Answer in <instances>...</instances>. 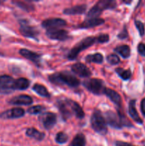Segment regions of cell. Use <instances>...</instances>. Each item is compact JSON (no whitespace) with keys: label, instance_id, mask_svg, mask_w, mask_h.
I'll use <instances>...</instances> for the list:
<instances>
[{"label":"cell","instance_id":"6da1fadb","mask_svg":"<svg viewBox=\"0 0 145 146\" xmlns=\"http://www.w3.org/2000/svg\"><path fill=\"white\" fill-rule=\"evenodd\" d=\"M56 105L63 119H68L72 115L80 119L85 116L84 111L80 106L69 98H61L57 101Z\"/></svg>","mask_w":145,"mask_h":146},{"label":"cell","instance_id":"7a4b0ae2","mask_svg":"<svg viewBox=\"0 0 145 146\" xmlns=\"http://www.w3.org/2000/svg\"><path fill=\"white\" fill-rule=\"evenodd\" d=\"M49 81L56 85H65L69 87H77L80 85V81L68 72H58L48 76Z\"/></svg>","mask_w":145,"mask_h":146},{"label":"cell","instance_id":"3957f363","mask_svg":"<svg viewBox=\"0 0 145 146\" xmlns=\"http://www.w3.org/2000/svg\"><path fill=\"white\" fill-rule=\"evenodd\" d=\"M116 114L112 111H107L105 113L107 123L111 127L117 129H120L122 126H132V124L127 120L125 115L121 113Z\"/></svg>","mask_w":145,"mask_h":146},{"label":"cell","instance_id":"277c9868","mask_svg":"<svg viewBox=\"0 0 145 146\" xmlns=\"http://www.w3.org/2000/svg\"><path fill=\"white\" fill-rule=\"evenodd\" d=\"M116 7V1L112 0H101L90 9L87 14V19L98 18L105 9H112Z\"/></svg>","mask_w":145,"mask_h":146},{"label":"cell","instance_id":"5b68a950","mask_svg":"<svg viewBox=\"0 0 145 146\" xmlns=\"http://www.w3.org/2000/svg\"><path fill=\"white\" fill-rule=\"evenodd\" d=\"M95 42H97V37L88 36L83 38L82 41L77 44L67 55V58L69 60H74L77 58L78 54L83 50L89 48L91 46L93 45Z\"/></svg>","mask_w":145,"mask_h":146},{"label":"cell","instance_id":"8992f818","mask_svg":"<svg viewBox=\"0 0 145 146\" xmlns=\"http://www.w3.org/2000/svg\"><path fill=\"white\" fill-rule=\"evenodd\" d=\"M91 127L96 133L102 135H105L107 132L106 121L100 111L95 110L92 114L90 118Z\"/></svg>","mask_w":145,"mask_h":146},{"label":"cell","instance_id":"52a82bcc","mask_svg":"<svg viewBox=\"0 0 145 146\" xmlns=\"http://www.w3.org/2000/svg\"><path fill=\"white\" fill-rule=\"evenodd\" d=\"M83 84L90 92L96 95L104 94V91L106 88L104 86L103 81L98 78H91L85 81Z\"/></svg>","mask_w":145,"mask_h":146},{"label":"cell","instance_id":"ba28073f","mask_svg":"<svg viewBox=\"0 0 145 146\" xmlns=\"http://www.w3.org/2000/svg\"><path fill=\"white\" fill-rule=\"evenodd\" d=\"M19 22V31L24 36L37 39V36L39 34V31L36 29V27L30 25L28 21L26 20H20Z\"/></svg>","mask_w":145,"mask_h":146},{"label":"cell","instance_id":"9c48e42d","mask_svg":"<svg viewBox=\"0 0 145 146\" xmlns=\"http://www.w3.org/2000/svg\"><path fill=\"white\" fill-rule=\"evenodd\" d=\"M39 120L43 124V126L46 130H50L53 128L57 122V116L52 112H45L41 114Z\"/></svg>","mask_w":145,"mask_h":146},{"label":"cell","instance_id":"30bf717a","mask_svg":"<svg viewBox=\"0 0 145 146\" xmlns=\"http://www.w3.org/2000/svg\"><path fill=\"white\" fill-rule=\"evenodd\" d=\"M67 24L66 21L64 19L60 18H51L44 20L41 24L44 28L48 29H59L61 27H65Z\"/></svg>","mask_w":145,"mask_h":146},{"label":"cell","instance_id":"8fae6325","mask_svg":"<svg viewBox=\"0 0 145 146\" xmlns=\"http://www.w3.org/2000/svg\"><path fill=\"white\" fill-rule=\"evenodd\" d=\"M46 35L51 39L58 40V41H65L69 38L68 31L61 29L47 30Z\"/></svg>","mask_w":145,"mask_h":146},{"label":"cell","instance_id":"7c38bea8","mask_svg":"<svg viewBox=\"0 0 145 146\" xmlns=\"http://www.w3.org/2000/svg\"><path fill=\"white\" fill-rule=\"evenodd\" d=\"M24 114H25V111L23 108H14L1 113V115H0V118H3V119L18 118L24 116Z\"/></svg>","mask_w":145,"mask_h":146},{"label":"cell","instance_id":"4fadbf2b","mask_svg":"<svg viewBox=\"0 0 145 146\" xmlns=\"http://www.w3.org/2000/svg\"><path fill=\"white\" fill-rule=\"evenodd\" d=\"M71 70L74 74L82 78H87L90 76L91 71L89 68L83 64L81 63H76L71 66Z\"/></svg>","mask_w":145,"mask_h":146},{"label":"cell","instance_id":"5bb4252c","mask_svg":"<svg viewBox=\"0 0 145 146\" xmlns=\"http://www.w3.org/2000/svg\"><path fill=\"white\" fill-rule=\"evenodd\" d=\"M19 54L29 61L34 62L37 66L39 65L41 63V56L36 53L33 52V51L26 49V48H22L19 51Z\"/></svg>","mask_w":145,"mask_h":146},{"label":"cell","instance_id":"9a60e30c","mask_svg":"<svg viewBox=\"0 0 145 146\" xmlns=\"http://www.w3.org/2000/svg\"><path fill=\"white\" fill-rule=\"evenodd\" d=\"M33 103V99L31 96L27 95H20L14 97L9 101V104L11 105L27 106Z\"/></svg>","mask_w":145,"mask_h":146},{"label":"cell","instance_id":"2e32d148","mask_svg":"<svg viewBox=\"0 0 145 146\" xmlns=\"http://www.w3.org/2000/svg\"><path fill=\"white\" fill-rule=\"evenodd\" d=\"M105 21L101 18H92L87 19L85 21L81 23L80 25H78V28L80 29H90L92 27H98V26L103 24Z\"/></svg>","mask_w":145,"mask_h":146},{"label":"cell","instance_id":"e0dca14e","mask_svg":"<svg viewBox=\"0 0 145 146\" xmlns=\"http://www.w3.org/2000/svg\"><path fill=\"white\" fill-rule=\"evenodd\" d=\"M104 94L106 95L115 105L117 106H121V104H122V99L119 96V94L116 92L114 90L111 89V88H105V91H104Z\"/></svg>","mask_w":145,"mask_h":146},{"label":"cell","instance_id":"ac0fdd59","mask_svg":"<svg viewBox=\"0 0 145 146\" xmlns=\"http://www.w3.org/2000/svg\"><path fill=\"white\" fill-rule=\"evenodd\" d=\"M87 6L85 4H81V5H76L74 7H70V8L65 9L63 10V14L67 15H75V14H84L86 11Z\"/></svg>","mask_w":145,"mask_h":146},{"label":"cell","instance_id":"d6986e66","mask_svg":"<svg viewBox=\"0 0 145 146\" xmlns=\"http://www.w3.org/2000/svg\"><path fill=\"white\" fill-rule=\"evenodd\" d=\"M14 81L15 80L9 76H0V88L9 90V91H12Z\"/></svg>","mask_w":145,"mask_h":146},{"label":"cell","instance_id":"ffe728a7","mask_svg":"<svg viewBox=\"0 0 145 146\" xmlns=\"http://www.w3.org/2000/svg\"><path fill=\"white\" fill-rule=\"evenodd\" d=\"M135 103L136 101L134 100H132V101L129 102V113L130 115L131 118L139 124H142V118H140V116L138 114L137 111L136 109V106H135Z\"/></svg>","mask_w":145,"mask_h":146},{"label":"cell","instance_id":"44dd1931","mask_svg":"<svg viewBox=\"0 0 145 146\" xmlns=\"http://www.w3.org/2000/svg\"><path fill=\"white\" fill-rule=\"evenodd\" d=\"M30 85V81L27 78H20L14 81L13 84V90H25L28 88Z\"/></svg>","mask_w":145,"mask_h":146},{"label":"cell","instance_id":"7402d4cb","mask_svg":"<svg viewBox=\"0 0 145 146\" xmlns=\"http://www.w3.org/2000/svg\"><path fill=\"white\" fill-rule=\"evenodd\" d=\"M26 134L27 136L30 138H33L37 141H42L45 137V134L38 131V130L34 128H29L26 131Z\"/></svg>","mask_w":145,"mask_h":146},{"label":"cell","instance_id":"603a6c76","mask_svg":"<svg viewBox=\"0 0 145 146\" xmlns=\"http://www.w3.org/2000/svg\"><path fill=\"white\" fill-rule=\"evenodd\" d=\"M32 89L37 94H38L39 96L42 97H45V98H50L51 95L48 93V90L45 88L44 86L41 85V84H34V86H33Z\"/></svg>","mask_w":145,"mask_h":146},{"label":"cell","instance_id":"cb8c5ba5","mask_svg":"<svg viewBox=\"0 0 145 146\" xmlns=\"http://www.w3.org/2000/svg\"><path fill=\"white\" fill-rule=\"evenodd\" d=\"M115 51L119 55L122 56L123 58H127L130 56L131 50L130 48L127 45H122L116 47L115 48Z\"/></svg>","mask_w":145,"mask_h":146},{"label":"cell","instance_id":"d4e9b609","mask_svg":"<svg viewBox=\"0 0 145 146\" xmlns=\"http://www.w3.org/2000/svg\"><path fill=\"white\" fill-rule=\"evenodd\" d=\"M85 61L88 63H96L101 64L103 61V56L100 53H96L94 54L88 55L85 58Z\"/></svg>","mask_w":145,"mask_h":146},{"label":"cell","instance_id":"484cf974","mask_svg":"<svg viewBox=\"0 0 145 146\" xmlns=\"http://www.w3.org/2000/svg\"><path fill=\"white\" fill-rule=\"evenodd\" d=\"M85 137L82 133H78L75 135V138L72 141L68 146H85Z\"/></svg>","mask_w":145,"mask_h":146},{"label":"cell","instance_id":"4316f807","mask_svg":"<svg viewBox=\"0 0 145 146\" xmlns=\"http://www.w3.org/2000/svg\"><path fill=\"white\" fill-rule=\"evenodd\" d=\"M14 3L17 7H20L22 9L28 11V12L34 10V5L30 4L29 1H14Z\"/></svg>","mask_w":145,"mask_h":146},{"label":"cell","instance_id":"83f0119b","mask_svg":"<svg viewBox=\"0 0 145 146\" xmlns=\"http://www.w3.org/2000/svg\"><path fill=\"white\" fill-rule=\"evenodd\" d=\"M117 74L119 75V76L123 80H128L130 78L131 76H132V73H131L130 70H124L122 68H117L115 69Z\"/></svg>","mask_w":145,"mask_h":146},{"label":"cell","instance_id":"f1b7e54d","mask_svg":"<svg viewBox=\"0 0 145 146\" xmlns=\"http://www.w3.org/2000/svg\"><path fill=\"white\" fill-rule=\"evenodd\" d=\"M45 109L42 106H34L30 107L28 109L27 112L31 115H37L42 113V111Z\"/></svg>","mask_w":145,"mask_h":146},{"label":"cell","instance_id":"f546056e","mask_svg":"<svg viewBox=\"0 0 145 146\" xmlns=\"http://www.w3.org/2000/svg\"><path fill=\"white\" fill-rule=\"evenodd\" d=\"M68 139V137L65 133L63 132H60L58 133H57L56 136H55V141H56L58 143L63 144L67 142Z\"/></svg>","mask_w":145,"mask_h":146},{"label":"cell","instance_id":"4dcf8cb0","mask_svg":"<svg viewBox=\"0 0 145 146\" xmlns=\"http://www.w3.org/2000/svg\"><path fill=\"white\" fill-rule=\"evenodd\" d=\"M107 60L108 63L112 64V65H117L120 62V59L116 54H109L107 57Z\"/></svg>","mask_w":145,"mask_h":146},{"label":"cell","instance_id":"1f68e13d","mask_svg":"<svg viewBox=\"0 0 145 146\" xmlns=\"http://www.w3.org/2000/svg\"><path fill=\"white\" fill-rule=\"evenodd\" d=\"M135 26H136V29H138V31H139V34H140V36H143L144 34V26L143 23L141 22L140 21H137V20H136L135 21Z\"/></svg>","mask_w":145,"mask_h":146},{"label":"cell","instance_id":"d6a6232c","mask_svg":"<svg viewBox=\"0 0 145 146\" xmlns=\"http://www.w3.org/2000/svg\"><path fill=\"white\" fill-rule=\"evenodd\" d=\"M109 35L108 34H100L97 37V42L99 43H105L109 41Z\"/></svg>","mask_w":145,"mask_h":146},{"label":"cell","instance_id":"836d02e7","mask_svg":"<svg viewBox=\"0 0 145 146\" xmlns=\"http://www.w3.org/2000/svg\"><path fill=\"white\" fill-rule=\"evenodd\" d=\"M138 51H139V54H141L142 56L145 57V44H139L138 45Z\"/></svg>","mask_w":145,"mask_h":146},{"label":"cell","instance_id":"e575fe53","mask_svg":"<svg viewBox=\"0 0 145 146\" xmlns=\"http://www.w3.org/2000/svg\"><path fill=\"white\" fill-rule=\"evenodd\" d=\"M127 36H128L127 31V29L125 27V29H123V30L122 31V32H120L119 34L118 37H119V38H121V39H124V38H127Z\"/></svg>","mask_w":145,"mask_h":146},{"label":"cell","instance_id":"d590c367","mask_svg":"<svg viewBox=\"0 0 145 146\" xmlns=\"http://www.w3.org/2000/svg\"><path fill=\"white\" fill-rule=\"evenodd\" d=\"M115 145H116V146H134L132 145V144H129L126 142H122V141H117L115 143Z\"/></svg>","mask_w":145,"mask_h":146},{"label":"cell","instance_id":"8d00e7d4","mask_svg":"<svg viewBox=\"0 0 145 146\" xmlns=\"http://www.w3.org/2000/svg\"><path fill=\"white\" fill-rule=\"evenodd\" d=\"M141 111H142V114L145 117V98L142 99L141 102Z\"/></svg>","mask_w":145,"mask_h":146},{"label":"cell","instance_id":"74e56055","mask_svg":"<svg viewBox=\"0 0 145 146\" xmlns=\"http://www.w3.org/2000/svg\"><path fill=\"white\" fill-rule=\"evenodd\" d=\"M11 92V91H9V90L4 89V88H0V94H9Z\"/></svg>","mask_w":145,"mask_h":146},{"label":"cell","instance_id":"f35d334b","mask_svg":"<svg viewBox=\"0 0 145 146\" xmlns=\"http://www.w3.org/2000/svg\"><path fill=\"white\" fill-rule=\"evenodd\" d=\"M0 39H1V36H0Z\"/></svg>","mask_w":145,"mask_h":146},{"label":"cell","instance_id":"ab89813d","mask_svg":"<svg viewBox=\"0 0 145 146\" xmlns=\"http://www.w3.org/2000/svg\"><path fill=\"white\" fill-rule=\"evenodd\" d=\"M1 1H0V4H1Z\"/></svg>","mask_w":145,"mask_h":146}]
</instances>
